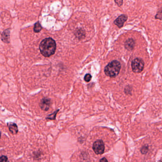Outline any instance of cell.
Here are the masks:
<instances>
[{"instance_id": "cell-1", "label": "cell", "mask_w": 162, "mask_h": 162, "mask_svg": "<svg viewBox=\"0 0 162 162\" xmlns=\"http://www.w3.org/2000/svg\"><path fill=\"white\" fill-rule=\"evenodd\" d=\"M56 49V42L50 38L43 39L39 45L41 53L45 57H49L54 55Z\"/></svg>"}, {"instance_id": "cell-2", "label": "cell", "mask_w": 162, "mask_h": 162, "mask_svg": "<svg viewBox=\"0 0 162 162\" xmlns=\"http://www.w3.org/2000/svg\"><path fill=\"white\" fill-rule=\"evenodd\" d=\"M121 68V65L117 60H113L107 65L104 69V72L107 76L114 77L118 76Z\"/></svg>"}, {"instance_id": "cell-3", "label": "cell", "mask_w": 162, "mask_h": 162, "mask_svg": "<svg viewBox=\"0 0 162 162\" xmlns=\"http://www.w3.org/2000/svg\"><path fill=\"white\" fill-rule=\"evenodd\" d=\"M132 69L135 73L141 72L144 67V62L142 59L137 58L132 61L131 63Z\"/></svg>"}, {"instance_id": "cell-4", "label": "cell", "mask_w": 162, "mask_h": 162, "mask_svg": "<svg viewBox=\"0 0 162 162\" xmlns=\"http://www.w3.org/2000/svg\"><path fill=\"white\" fill-rule=\"evenodd\" d=\"M92 149L96 154H102L105 150L104 143L101 140H97L94 143Z\"/></svg>"}, {"instance_id": "cell-5", "label": "cell", "mask_w": 162, "mask_h": 162, "mask_svg": "<svg viewBox=\"0 0 162 162\" xmlns=\"http://www.w3.org/2000/svg\"><path fill=\"white\" fill-rule=\"evenodd\" d=\"M127 19L128 16L126 15L122 14L116 19V20L114 21V23L119 28H122L124 25V23L127 21Z\"/></svg>"}, {"instance_id": "cell-6", "label": "cell", "mask_w": 162, "mask_h": 162, "mask_svg": "<svg viewBox=\"0 0 162 162\" xmlns=\"http://www.w3.org/2000/svg\"><path fill=\"white\" fill-rule=\"evenodd\" d=\"M50 105V100L48 98H43L41 100L39 103V106L41 109L44 111H47L49 109Z\"/></svg>"}, {"instance_id": "cell-7", "label": "cell", "mask_w": 162, "mask_h": 162, "mask_svg": "<svg viewBox=\"0 0 162 162\" xmlns=\"http://www.w3.org/2000/svg\"><path fill=\"white\" fill-rule=\"evenodd\" d=\"M10 29H6L3 31L2 34L1 39L5 43L10 42Z\"/></svg>"}, {"instance_id": "cell-8", "label": "cell", "mask_w": 162, "mask_h": 162, "mask_svg": "<svg viewBox=\"0 0 162 162\" xmlns=\"http://www.w3.org/2000/svg\"><path fill=\"white\" fill-rule=\"evenodd\" d=\"M135 46V41L132 38L127 40L125 43V47L126 49L129 50L133 49Z\"/></svg>"}, {"instance_id": "cell-9", "label": "cell", "mask_w": 162, "mask_h": 162, "mask_svg": "<svg viewBox=\"0 0 162 162\" xmlns=\"http://www.w3.org/2000/svg\"><path fill=\"white\" fill-rule=\"evenodd\" d=\"M9 129L10 133L13 135L17 134L18 132V128L17 125L14 123H11L9 125Z\"/></svg>"}, {"instance_id": "cell-10", "label": "cell", "mask_w": 162, "mask_h": 162, "mask_svg": "<svg viewBox=\"0 0 162 162\" xmlns=\"http://www.w3.org/2000/svg\"><path fill=\"white\" fill-rule=\"evenodd\" d=\"M42 30V27L39 22H37L34 24L33 30L35 33L39 32Z\"/></svg>"}, {"instance_id": "cell-11", "label": "cell", "mask_w": 162, "mask_h": 162, "mask_svg": "<svg viewBox=\"0 0 162 162\" xmlns=\"http://www.w3.org/2000/svg\"><path fill=\"white\" fill-rule=\"evenodd\" d=\"M59 110H57L56 112H54L53 113L49 115L47 117L46 119H50V120H54L56 119V115L57 114V113L58 112Z\"/></svg>"}, {"instance_id": "cell-12", "label": "cell", "mask_w": 162, "mask_h": 162, "mask_svg": "<svg viewBox=\"0 0 162 162\" xmlns=\"http://www.w3.org/2000/svg\"><path fill=\"white\" fill-rule=\"evenodd\" d=\"M148 148H149L148 146H144V147H142L140 150L142 154H146L148 151Z\"/></svg>"}, {"instance_id": "cell-13", "label": "cell", "mask_w": 162, "mask_h": 162, "mask_svg": "<svg viewBox=\"0 0 162 162\" xmlns=\"http://www.w3.org/2000/svg\"><path fill=\"white\" fill-rule=\"evenodd\" d=\"M155 19L162 20V10H159L158 11L157 15L155 16Z\"/></svg>"}, {"instance_id": "cell-14", "label": "cell", "mask_w": 162, "mask_h": 162, "mask_svg": "<svg viewBox=\"0 0 162 162\" xmlns=\"http://www.w3.org/2000/svg\"><path fill=\"white\" fill-rule=\"evenodd\" d=\"M0 162H9V161L7 156L2 155L0 157Z\"/></svg>"}, {"instance_id": "cell-15", "label": "cell", "mask_w": 162, "mask_h": 162, "mask_svg": "<svg viewBox=\"0 0 162 162\" xmlns=\"http://www.w3.org/2000/svg\"><path fill=\"white\" fill-rule=\"evenodd\" d=\"M91 74H90L89 73L86 74V75L84 76V81L86 82H89L91 81Z\"/></svg>"}, {"instance_id": "cell-16", "label": "cell", "mask_w": 162, "mask_h": 162, "mask_svg": "<svg viewBox=\"0 0 162 162\" xmlns=\"http://www.w3.org/2000/svg\"><path fill=\"white\" fill-rule=\"evenodd\" d=\"M76 35L77 37H81L82 36L84 35V31L82 29H79L76 32Z\"/></svg>"}, {"instance_id": "cell-17", "label": "cell", "mask_w": 162, "mask_h": 162, "mask_svg": "<svg viewBox=\"0 0 162 162\" xmlns=\"http://www.w3.org/2000/svg\"><path fill=\"white\" fill-rule=\"evenodd\" d=\"M114 1L119 7L123 4V0H114Z\"/></svg>"}, {"instance_id": "cell-18", "label": "cell", "mask_w": 162, "mask_h": 162, "mask_svg": "<svg viewBox=\"0 0 162 162\" xmlns=\"http://www.w3.org/2000/svg\"><path fill=\"white\" fill-rule=\"evenodd\" d=\"M100 162H108V161H107V160L106 158H101V159L100 160Z\"/></svg>"}, {"instance_id": "cell-19", "label": "cell", "mask_w": 162, "mask_h": 162, "mask_svg": "<svg viewBox=\"0 0 162 162\" xmlns=\"http://www.w3.org/2000/svg\"><path fill=\"white\" fill-rule=\"evenodd\" d=\"M1 132H0V139H1Z\"/></svg>"}]
</instances>
